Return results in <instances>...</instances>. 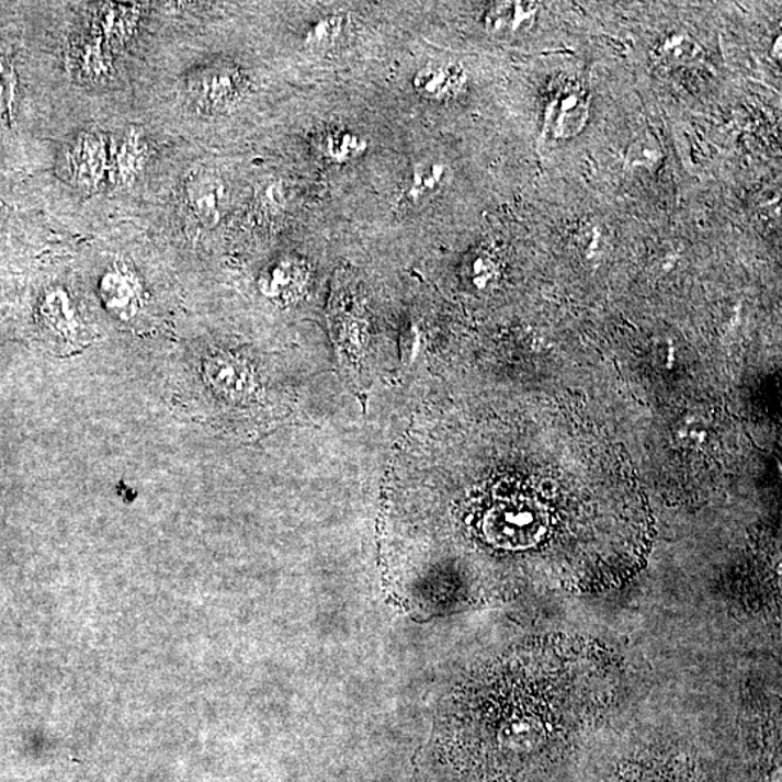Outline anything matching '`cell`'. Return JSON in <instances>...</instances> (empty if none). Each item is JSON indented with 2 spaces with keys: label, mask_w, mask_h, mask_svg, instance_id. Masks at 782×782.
<instances>
[{
  "label": "cell",
  "mask_w": 782,
  "mask_h": 782,
  "mask_svg": "<svg viewBox=\"0 0 782 782\" xmlns=\"http://www.w3.org/2000/svg\"><path fill=\"white\" fill-rule=\"evenodd\" d=\"M387 536L392 599L429 621L625 585L645 564L653 519L632 488L503 481L451 508L395 513Z\"/></svg>",
  "instance_id": "6da1fadb"
},
{
  "label": "cell",
  "mask_w": 782,
  "mask_h": 782,
  "mask_svg": "<svg viewBox=\"0 0 782 782\" xmlns=\"http://www.w3.org/2000/svg\"><path fill=\"white\" fill-rule=\"evenodd\" d=\"M621 671L586 637L522 642L469 672L437 725L442 761L468 782H533L604 716Z\"/></svg>",
  "instance_id": "7a4b0ae2"
},
{
  "label": "cell",
  "mask_w": 782,
  "mask_h": 782,
  "mask_svg": "<svg viewBox=\"0 0 782 782\" xmlns=\"http://www.w3.org/2000/svg\"><path fill=\"white\" fill-rule=\"evenodd\" d=\"M188 92L203 111H223L241 97L242 76L229 65L202 67L189 77Z\"/></svg>",
  "instance_id": "3957f363"
},
{
  "label": "cell",
  "mask_w": 782,
  "mask_h": 782,
  "mask_svg": "<svg viewBox=\"0 0 782 782\" xmlns=\"http://www.w3.org/2000/svg\"><path fill=\"white\" fill-rule=\"evenodd\" d=\"M186 194L193 214L206 228H215L223 220L229 193L224 179L215 171H193L188 179Z\"/></svg>",
  "instance_id": "277c9868"
},
{
  "label": "cell",
  "mask_w": 782,
  "mask_h": 782,
  "mask_svg": "<svg viewBox=\"0 0 782 782\" xmlns=\"http://www.w3.org/2000/svg\"><path fill=\"white\" fill-rule=\"evenodd\" d=\"M590 99L582 90L569 88L546 106L545 131L558 141L576 137L589 120Z\"/></svg>",
  "instance_id": "5b68a950"
},
{
  "label": "cell",
  "mask_w": 782,
  "mask_h": 782,
  "mask_svg": "<svg viewBox=\"0 0 782 782\" xmlns=\"http://www.w3.org/2000/svg\"><path fill=\"white\" fill-rule=\"evenodd\" d=\"M69 160L76 183L84 189H97L110 166V149L103 135L90 131L77 135Z\"/></svg>",
  "instance_id": "8992f818"
},
{
  "label": "cell",
  "mask_w": 782,
  "mask_h": 782,
  "mask_svg": "<svg viewBox=\"0 0 782 782\" xmlns=\"http://www.w3.org/2000/svg\"><path fill=\"white\" fill-rule=\"evenodd\" d=\"M451 167L440 160H422L411 167L400 190L406 207H419L435 199L450 184Z\"/></svg>",
  "instance_id": "52a82bcc"
},
{
  "label": "cell",
  "mask_w": 782,
  "mask_h": 782,
  "mask_svg": "<svg viewBox=\"0 0 782 782\" xmlns=\"http://www.w3.org/2000/svg\"><path fill=\"white\" fill-rule=\"evenodd\" d=\"M141 15L143 8L138 3H102L94 15L92 31L115 52L134 37Z\"/></svg>",
  "instance_id": "ba28073f"
},
{
  "label": "cell",
  "mask_w": 782,
  "mask_h": 782,
  "mask_svg": "<svg viewBox=\"0 0 782 782\" xmlns=\"http://www.w3.org/2000/svg\"><path fill=\"white\" fill-rule=\"evenodd\" d=\"M540 3L536 2H496L485 15L488 34L497 38H518L528 34L536 24Z\"/></svg>",
  "instance_id": "9c48e42d"
},
{
  "label": "cell",
  "mask_w": 782,
  "mask_h": 782,
  "mask_svg": "<svg viewBox=\"0 0 782 782\" xmlns=\"http://www.w3.org/2000/svg\"><path fill=\"white\" fill-rule=\"evenodd\" d=\"M467 76L455 63H429L413 77V88L419 97L432 102L451 101L465 88Z\"/></svg>",
  "instance_id": "30bf717a"
},
{
  "label": "cell",
  "mask_w": 782,
  "mask_h": 782,
  "mask_svg": "<svg viewBox=\"0 0 782 782\" xmlns=\"http://www.w3.org/2000/svg\"><path fill=\"white\" fill-rule=\"evenodd\" d=\"M73 58L77 73L92 83H101L113 76V49L92 30L76 41Z\"/></svg>",
  "instance_id": "8fae6325"
},
{
  "label": "cell",
  "mask_w": 782,
  "mask_h": 782,
  "mask_svg": "<svg viewBox=\"0 0 782 782\" xmlns=\"http://www.w3.org/2000/svg\"><path fill=\"white\" fill-rule=\"evenodd\" d=\"M608 782H703L693 768L678 761H644L623 768Z\"/></svg>",
  "instance_id": "7c38bea8"
},
{
  "label": "cell",
  "mask_w": 782,
  "mask_h": 782,
  "mask_svg": "<svg viewBox=\"0 0 782 782\" xmlns=\"http://www.w3.org/2000/svg\"><path fill=\"white\" fill-rule=\"evenodd\" d=\"M306 282V269L296 259H282L273 262L262 273L261 291L264 295L279 301H291L301 293Z\"/></svg>",
  "instance_id": "4fadbf2b"
},
{
  "label": "cell",
  "mask_w": 782,
  "mask_h": 782,
  "mask_svg": "<svg viewBox=\"0 0 782 782\" xmlns=\"http://www.w3.org/2000/svg\"><path fill=\"white\" fill-rule=\"evenodd\" d=\"M147 160V143L141 131L129 128L113 151V179L120 184L133 183Z\"/></svg>",
  "instance_id": "5bb4252c"
},
{
  "label": "cell",
  "mask_w": 782,
  "mask_h": 782,
  "mask_svg": "<svg viewBox=\"0 0 782 782\" xmlns=\"http://www.w3.org/2000/svg\"><path fill=\"white\" fill-rule=\"evenodd\" d=\"M316 149L325 160L343 165L360 157L367 149V143L352 131L329 128L316 137Z\"/></svg>",
  "instance_id": "9a60e30c"
},
{
  "label": "cell",
  "mask_w": 782,
  "mask_h": 782,
  "mask_svg": "<svg viewBox=\"0 0 782 782\" xmlns=\"http://www.w3.org/2000/svg\"><path fill=\"white\" fill-rule=\"evenodd\" d=\"M101 295L107 309L121 318H129L138 309L137 288L122 271H111L102 279Z\"/></svg>",
  "instance_id": "2e32d148"
},
{
  "label": "cell",
  "mask_w": 782,
  "mask_h": 782,
  "mask_svg": "<svg viewBox=\"0 0 782 782\" xmlns=\"http://www.w3.org/2000/svg\"><path fill=\"white\" fill-rule=\"evenodd\" d=\"M41 314H43L45 322L63 337L75 336L79 329V318H77L73 303L69 295L60 288L52 291L45 296Z\"/></svg>",
  "instance_id": "e0dca14e"
},
{
  "label": "cell",
  "mask_w": 782,
  "mask_h": 782,
  "mask_svg": "<svg viewBox=\"0 0 782 782\" xmlns=\"http://www.w3.org/2000/svg\"><path fill=\"white\" fill-rule=\"evenodd\" d=\"M655 56L667 65L689 66L703 60L704 49L689 34H672L659 43Z\"/></svg>",
  "instance_id": "ac0fdd59"
},
{
  "label": "cell",
  "mask_w": 782,
  "mask_h": 782,
  "mask_svg": "<svg viewBox=\"0 0 782 782\" xmlns=\"http://www.w3.org/2000/svg\"><path fill=\"white\" fill-rule=\"evenodd\" d=\"M662 160L661 144L650 133L636 135L626 149V162L632 169L657 170Z\"/></svg>",
  "instance_id": "d6986e66"
},
{
  "label": "cell",
  "mask_w": 782,
  "mask_h": 782,
  "mask_svg": "<svg viewBox=\"0 0 782 782\" xmlns=\"http://www.w3.org/2000/svg\"><path fill=\"white\" fill-rule=\"evenodd\" d=\"M347 20L342 15L320 18L307 30V44L314 47H332L345 33Z\"/></svg>",
  "instance_id": "ffe728a7"
},
{
  "label": "cell",
  "mask_w": 782,
  "mask_h": 782,
  "mask_svg": "<svg viewBox=\"0 0 782 782\" xmlns=\"http://www.w3.org/2000/svg\"><path fill=\"white\" fill-rule=\"evenodd\" d=\"M496 275V260L485 251L476 252V254L469 257L467 264H465V277L478 291H485L487 286H490Z\"/></svg>",
  "instance_id": "44dd1931"
},
{
  "label": "cell",
  "mask_w": 782,
  "mask_h": 782,
  "mask_svg": "<svg viewBox=\"0 0 782 782\" xmlns=\"http://www.w3.org/2000/svg\"><path fill=\"white\" fill-rule=\"evenodd\" d=\"M15 97V77L7 60L0 56V121L8 120Z\"/></svg>",
  "instance_id": "7402d4cb"
}]
</instances>
